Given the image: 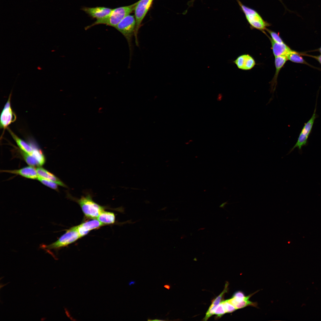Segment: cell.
I'll return each instance as SVG.
<instances>
[{
  "instance_id": "cell-1",
  "label": "cell",
  "mask_w": 321,
  "mask_h": 321,
  "mask_svg": "<svg viewBox=\"0 0 321 321\" xmlns=\"http://www.w3.org/2000/svg\"><path fill=\"white\" fill-rule=\"evenodd\" d=\"M67 195L68 197L78 204L83 213L87 218L97 219L100 213L104 210V207L93 200L92 195L90 193H86L85 196H81L79 199L72 196L69 193H67Z\"/></svg>"
},
{
  "instance_id": "cell-2",
  "label": "cell",
  "mask_w": 321,
  "mask_h": 321,
  "mask_svg": "<svg viewBox=\"0 0 321 321\" xmlns=\"http://www.w3.org/2000/svg\"><path fill=\"white\" fill-rule=\"evenodd\" d=\"M136 3L137 2L129 6L112 9L108 16L103 19L96 20L91 25L85 27V30L99 24H105L115 27L125 17L129 15L134 10Z\"/></svg>"
},
{
  "instance_id": "cell-3",
  "label": "cell",
  "mask_w": 321,
  "mask_h": 321,
  "mask_svg": "<svg viewBox=\"0 0 321 321\" xmlns=\"http://www.w3.org/2000/svg\"><path fill=\"white\" fill-rule=\"evenodd\" d=\"M80 238L76 226H73L67 229L56 241L44 246L43 248L47 250H58L74 242Z\"/></svg>"
},
{
  "instance_id": "cell-4",
  "label": "cell",
  "mask_w": 321,
  "mask_h": 321,
  "mask_svg": "<svg viewBox=\"0 0 321 321\" xmlns=\"http://www.w3.org/2000/svg\"><path fill=\"white\" fill-rule=\"evenodd\" d=\"M136 27L135 18L133 15H129L125 17L115 27L126 39L128 45L130 55H131L132 38L133 36H134Z\"/></svg>"
},
{
  "instance_id": "cell-5",
  "label": "cell",
  "mask_w": 321,
  "mask_h": 321,
  "mask_svg": "<svg viewBox=\"0 0 321 321\" xmlns=\"http://www.w3.org/2000/svg\"><path fill=\"white\" fill-rule=\"evenodd\" d=\"M237 0L250 26L252 28L265 33L264 31L269 26V23L265 21L255 10L244 5L238 0Z\"/></svg>"
},
{
  "instance_id": "cell-6",
  "label": "cell",
  "mask_w": 321,
  "mask_h": 321,
  "mask_svg": "<svg viewBox=\"0 0 321 321\" xmlns=\"http://www.w3.org/2000/svg\"><path fill=\"white\" fill-rule=\"evenodd\" d=\"M153 0H140L137 2L134 9L136 27L134 34L136 45L139 46L138 34L141 23L152 5Z\"/></svg>"
},
{
  "instance_id": "cell-7",
  "label": "cell",
  "mask_w": 321,
  "mask_h": 321,
  "mask_svg": "<svg viewBox=\"0 0 321 321\" xmlns=\"http://www.w3.org/2000/svg\"><path fill=\"white\" fill-rule=\"evenodd\" d=\"M317 103L313 115L307 122L304 124L298 137L297 141L293 147L290 150L288 154L292 152L295 149L298 148L300 150L302 147L307 144L308 139L311 132L314 121L316 118V113Z\"/></svg>"
},
{
  "instance_id": "cell-8",
  "label": "cell",
  "mask_w": 321,
  "mask_h": 321,
  "mask_svg": "<svg viewBox=\"0 0 321 321\" xmlns=\"http://www.w3.org/2000/svg\"><path fill=\"white\" fill-rule=\"evenodd\" d=\"M11 92L7 101L4 106L0 116V127L3 131L8 128V126L14 122L16 119L15 114L13 111L11 106Z\"/></svg>"
},
{
  "instance_id": "cell-9",
  "label": "cell",
  "mask_w": 321,
  "mask_h": 321,
  "mask_svg": "<svg viewBox=\"0 0 321 321\" xmlns=\"http://www.w3.org/2000/svg\"><path fill=\"white\" fill-rule=\"evenodd\" d=\"M255 293H254L246 296L242 292L237 291L233 294L231 298L228 300L235 307L236 309L243 308L248 306L256 307L257 305V303L249 300L250 298Z\"/></svg>"
},
{
  "instance_id": "cell-10",
  "label": "cell",
  "mask_w": 321,
  "mask_h": 321,
  "mask_svg": "<svg viewBox=\"0 0 321 321\" xmlns=\"http://www.w3.org/2000/svg\"><path fill=\"white\" fill-rule=\"evenodd\" d=\"M81 10L92 19H96V20H98L104 18L108 16L111 13L112 9L103 7H84L81 8Z\"/></svg>"
},
{
  "instance_id": "cell-11",
  "label": "cell",
  "mask_w": 321,
  "mask_h": 321,
  "mask_svg": "<svg viewBox=\"0 0 321 321\" xmlns=\"http://www.w3.org/2000/svg\"><path fill=\"white\" fill-rule=\"evenodd\" d=\"M105 225L97 219L83 222L76 226L78 232L80 237H82L87 234L89 232L93 229L100 228Z\"/></svg>"
},
{
  "instance_id": "cell-12",
  "label": "cell",
  "mask_w": 321,
  "mask_h": 321,
  "mask_svg": "<svg viewBox=\"0 0 321 321\" xmlns=\"http://www.w3.org/2000/svg\"><path fill=\"white\" fill-rule=\"evenodd\" d=\"M237 68L243 70L252 69L256 64L254 59L248 54H244L238 56L234 61Z\"/></svg>"
},
{
  "instance_id": "cell-13",
  "label": "cell",
  "mask_w": 321,
  "mask_h": 321,
  "mask_svg": "<svg viewBox=\"0 0 321 321\" xmlns=\"http://www.w3.org/2000/svg\"><path fill=\"white\" fill-rule=\"evenodd\" d=\"M1 171L19 175L32 179H37L39 177L36 169L31 166L24 167L19 169L2 170Z\"/></svg>"
},
{
  "instance_id": "cell-14",
  "label": "cell",
  "mask_w": 321,
  "mask_h": 321,
  "mask_svg": "<svg viewBox=\"0 0 321 321\" xmlns=\"http://www.w3.org/2000/svg\"><path fill=\"white\" fill-rule=\"evenodd\" d=\"M287 60L286 57L285 56L275 57V65L276 71L274 77L270 83L271 93H273L275 91L277 84V79L279 73Z\"/></svg>"
},
{
  "instance_id": "cell-15",
  "label": "cell",
  "mask_w": 321,
  "mask_h": 321,
  "mask_svg": "<svg viewBox=\"0 0 321 321\" xmlns=\"http://www.w3.org/2000/svg\"><path fill=\"white\" fill-rule=\"evenodd\" d=\"M268 37L270 41L271 49L275 57L282 56H286L292 50L285 43H277L273 41L270 37L268 36Z\"/></svg>"
},
{
  "instance_id": "cell-16",
  "label": "cell",
  "mask_w": 321,
  "mask_h": 321,
  "mask_svg": "<svg viewBox=\"0 0 321 321\" xmlns=\"http://www.w3.org/2000/svg\"><path fill=\"white\" fill-rule=\"evenodd\" d=\"M36 169L39 176L55 182L62 187L67 188V185L59 179L43 168L39 166Z\"/></svg>"
},
{
  "instance_id": "cell-17",
  "label": "cell",
  "mask_w": 321,
  "mask_h": 321,
  "mask_svg": "<svg viewBox=\"0 0 321 321\" xmlns=\"http://www.w3.org/2000/svg\"><path fill=\"white\" fill-rule=\"evenodd\" d=\"M7 129L20 150L28 154H32L34 148L29 144L18 137L8 128Z\"/></svg>"
},
{
  "instance_id": "cell-18",
  "label": "cell",
  "mask_w": 321,
  "mask_h": 321,
  "mask_svg": "<svg viewBox=\"0 0 321 321\" xmlns=\"http://www.w3.org/2000/svg\"><path fill=\"white\" fill-rule=\"evenodd\" d=\"M97 219L105 225L114 224L115 221V217L114 213L104 210L100 213Z\"/></svg>"
},
{
  "instance_id": "cell-19",
  "label": "cell",
  "mask_w": 321,
  "mask_h": 321,
  "mask_svg": "<svg viewBox=\"0 0 321 321\" xmlns=\"http://www.w3.org/2000/svg\"><path fill=\"white\" fill-rule=\"evenodd\" d=\"M287 60L296 63L309 65L298 52L292 50L286 56Z\"/></svg>"
},
{
  "instance_id": "cell-20",
  "label": "cell",
  "mask_w": 321,
  "mask_h": 321,
  "mask_svg": "<svg viewBox=\"0 0 321 321\" xmlns=\"http://www.w3.org/2000/svg\"><path fill=\"white\" fill-rule=\"evenodd\" d=\"M20 152L24 160L29 165L32 166H40L38 162L32 154H28L21 150Z\"/></svg>"
},
{
  "instance_id": "cell-21",
  "label": "cell",
  "mask_w": 321,
  "mask_h": 321,
  "mask_svg": "<svg viewBox=\"0 0 321 321\" xmlns=\"http://www.w3.org/2000/svg\"><path fill=\"white\" fill-rule=\"evenodd\" d=\"M229 283L226 282L225 284L224 290L216 298L213 299L210 306L215 308L221 302L225 294L227 292Z\"/></svg>"
},
{
  "instance_id": "cell-22",
  "label": "cell",
  "mask_w": 321,
  "mask_h": 321,
  "mask_svg": "<svg viewBox=\"0 0 321 321\" xmlns=\"http://www.w3.org/2000/svg\"><path fill=\"white\" fill-rule=\"evenodd\" d=\"M32 154L38 162L40 166L44 164L45 162V158L42 152L40 150L37 148H34Z\"/></svg>"
},
{
  "instance_id": "cell-23",
  "label": "cell",
  "mask_w": 321,
  "mask_h": 321,
  "mask_svg": "<svg viewBox=\"0 0 321 321\" xmlns=\"http://www.w3.org/2000/svg\"><path fill=\"white\" fill-rule=\"evenodd\" d=\"M37 179L45 185L57 191H59L58 185L55 182L39 176Z\"/></svg>"
},
{
  "instance_id": "cell-24",
  "label": "cell",
  "mask_w": 321,
  "mask_h": 321,
  "mask_svg": "<svg viewBox=\"0 0 321 321\" xmlns=\"http://www.w3.org/2000/svg\"><path fill=\"white\" fill-rule=\"evenodd\" d=\"M266 30L270 34L271 37V38L273 41L280 43H284L278 34L267 28Z\"/></svg>"
},
{
  "instance_id": "cell-25",
  "label": "cell",
  "mask_w": 321,
  "mask_h": 321,
  "mask_svg": "<svg viewBox=\"0 0 321 321\" xmlns=\"http://www.w3.org/2000/svg\"><path fill=\"white\" fill-rule=\"evenodd\" d=\"M226 313L224 308L222 301H221L215 309L214 314L216 315L217 318L221 317Z\"/></svg>"
},
{
  "instance_id": "cell-26",
  "label": "cell",
  "mask_w": 321,
  "mask_h": 321,
  "mask_svg": "<svg viewBox=\"0 0 321 321\" xmlns=\"http://www.w3.org/2000/svg\"><path fill=\"white\" fill-rule=\"evenodd\" d=\"M226 313H230L235 311L236 309L228 300L222 301Z\"/></svg>"
},
{
  "instance_id": "cell-27",
  "label": "cell",
  "mask_w": 321,
  "mask_h": 321,
  "mask_svg": "<svg viewBox=\"0 0 321 321\" xmlns=\"http://www.w3.org/2000/svg\"><path fill=\"white\" fill-rule=\"evenodd\" d=\"M310 56L317 60L321 64V54L317 56Z\"/></svg>"
},
{
  "instance_id": "cell-28",
  "label": "cell",
  "mask_w": 321,
  "mask_h": 321,
  "mask_svg": "<svg viewBox=\"0 0 321 321\" xmlns=\"http://www.w3.org/2000/svg\"><path fill=\"white\" fill-rule=\"evenodd\" d=\"M223 98V95L221 93L219 94L217 97V100L218 101H220L222 100Z\"/></svg>"
},
{
  "instance_id": "cell-29",
  "label": "cell",
  "mask_w": 321,
  "mask_h": 321,
  "mask_svg": "<svg viewBox=\"0 0 321 321\" xmlns=\"http://www.w3.org/2000/svg\"><path fill=\"white\" fill-rule=\"evenodd\" d=\"M164 287L168 289H169L171 288V286L169 284H166L164 286Z\"/></svg>"
},
{
  "instance_id": "cell-30",
  "label": "cell",
  "mask_w": 321,
  "mask_h": 321,
  "mask_svg": "<svg viewBox=\"0 0 321 321\" xmlns=\"http://www.w3.org/2000/svg\"><path fill=\"white\" fill-rule=\"evenodd\" d=\"M227 202H228V201H227V202H224V203H223V204H221V205H220V207H221V208H224V205H225L226 204H228V203H227Z\"/></svg>"
},
{
  "instance_id": "cell-31",
  "label": "cell",
  "mask_w": 321,
  "mask_h": 321,
  "mask_svg": "<svg viewBox=\"0 0 321 321\" xmlns=\"http://www.w3.org/2000/svg\"><path fill=\"white\" fill-rule=\"evenodd\" d=\"M135 281H131L129 283V285H131L132 284H135Z\"/></svg>"
},
{
  "instance_id": "cell-32",
  "label": "cell",
  "mask_w": 321,
  "mask_h": 321,
  "mask_svg": "<svg viewBox=\"0 0 321 321\" xmlns=\"http://www.w3.org/2000/svg\"><path fill=\"white\" fill-rule=\"evenodd\" d=\"M319 51H320V54H321V47H320V48H319Z\"/></svg>"
}]
</instances>
